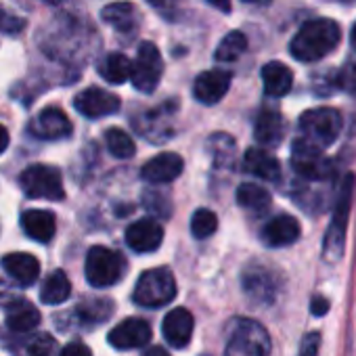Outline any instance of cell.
<instances>
[{
  "mask_svg": "<svg viewBox=\"0 0 356 356\" xmlns=\"http://www.w3.org/2000/svg\"><path fill=\"white\" fill-rule=\"evenodd\" d=\"M341 30L333 19H310L293 36L289 51L298 61L312 63L337 49Z\"/></svg>",
  "mask_w": 356,
  "mask_h": 356,
  "instance_id": "1",
  "label": "cell"
},
{
  "mask_svg": "<svg viewBox=\"0 0 356 356\" xmlns=\"http://www.w3.org/2000/svg\"><path fill=\"white\" fill-rule=\"evenodd\" d=\"M270 335L254 318H233L229 325V339L225 356H268Z\"/></svg>",
  "mask_w": 356,
  "mask_h": 356,
  "instance_id": "2",
  "label": "cell"
},
{
  "mask_svg": "<svg viewBox=\"0 0 356 356\" xmlns=\"http://www.w3.org/2000/svg\"><path fill=\"white\" fill-rule=\"evenodd\" d=\"M128 270L126 258L105 245H92L86 254V264H84V273H86V281L97 287H111L115 283H120L124 279Z\"/></svg>",
  "mask_w": 356,
  "mask_h": 356,
  "instance_id": "3",
  "label": "cell"
},
{
  "mask_svg": "<svg viewBox=\"0 0 356 356\" xmlns=\"http://www.w3.org/2000/svg\"><path fill=\"white\" fill-rule=\"evenodd\" d=\"M176 296V279L168 266L145 270L134 287L132 300L143 308H159L174 300Z\"/></svg>",
  "mask_w": 356,
  "mask_h": 356,
  "instance_id": "4",
  "label": "cell"
},
{
  "mask_svg": "<svg viewBox=\"0 0 356 356\" xmlns=\"http://www.w3.org/2000/svg\"><path fill=\"white\" fill-rule=\"evenodd\" d=\"M19 185L30 200L61 202L65 197L63 176L55 165H49V163L28 165L19 176Z\"/></svg>",
  "mask_w": 356,
  "mask_h": 356,
  "instance_id": "5",
  "label": "cell"
},
{
  "mask_svg": "<svg viewBox=\"0 0 356 356\" xmlns=\"http://www.w3.org/2000/svg\"><path fill=\"white\" fill-rule=\"evenodd\" d=\"M341 124L343 122H341L339 111L331 107H316V109L306 111L300 118V132L304 140L314 143L323 149L339 136Z\"/></svg>",
  "mask_w": 356,
  "mask_h": 356,
  "instance_id": "6",
  "label": "cell"
},
{
  "mask_svg": "<svg viewBox=\"0 0 356 356\" xmlns=\"http://www.w3.org/2000/svg\"><path fill=\"white\" fill-rule=\"evenodd\" d=\"M352 187H354V176H346V183L341 187L333 220L327 229L325 241H323V258L327 262H337L343 252V241H346V222H348V212H350V200H352Z\"/></svg>",
  "mask_w": 356,
  "mask_h": 356,
  "instance_id": "7",
  "label": "cell"
},
{
  "mask_svg": "<svg viewBox=\"0 0 356 356\" xmlns=\"http://www.w3.org/2000/svg\"><path fill=\"white\" fill-rule=\"evenodd\" d=\"M161 74H163V59L159 55V49L153 42H143L138 47L136 59L130 70L132 86L143 95H151L159 86Z\"/></svg>",
  "mask_w": 356,
  "mask_h": 356,
  "instance_id": "8",
  "label": "cell"
},
{
  "mask_svg": "<svg viewBox=\"0 0 356 356\" xmlns=\"http://www.w3.org/2000/svg\"><path fill=\"white\" fill-rule=\"evenodd\" d=\"M291 165L293 170L306 178V181L318 183V181H329L333 170H331V161L323 155L321 147L314 143H308L304 138L293 143L291 149Z\"/></svg>",
  "mask_w": 356,
  "mask_h": 356,
  "instance_id": "9",
  "label": "cell"
},
{
  "mask_svg": "<svg viewBox=\"0 0 356 356\" xmlns=\"http://www.w3.org/2000/svg\"><path fill=\"white\" fill-rule=\"evenodd\" d=\"M74 107L80 115L97 120V118H105V115H113L120 111L122 101L118 95L103 90L99 86H90L82 92L76 95L74 99Z\"/></svg>",
  "mask_w": 356,
  "mask_h": 356,
  "instance_id": "10",
  "label": "cell"
},
{
  "mask_svg": "<svg viewBox=\"0 0 356 356\" xmlns=\"http://www.w3.org/2000/svg\"><path fill=\"white\" fill-rule=\"evenodd\" d=\"M241 283H243V291L258 304H270L279 291L277 275L262 264H250L243 270Z\"/></svg>",
  "mask_w": 356,
  "mask_h": 356,
  "instance_id": "11",
  "label": "cell"
},
{
  "mask_svg": "<svg viewBox=\"0 0 356 356\" xmlns=\"http://www.w3.org/2000/svg\"><path fill=\"white\" fill-rule=\"evenodd\" d=\"M107 341L115 348V350H134V348H143L151 341V325L143 318H124L122 323H118L109 335Z\"/></svg>",
  "mask_w": 356,
  "mask_h": 356,
  "instance_id": "12",
  "label": "cell"
},
{
  "mask_svg": "<svg viewBox=\"0 0 356 356\" xmlns=\"http://www.w3.org/2000/svg\"><path fill=\"white\" fill-rule=\"evenodd\" d=\"M30 132L42 140H63L74 132V124L59 107H47L30 122Z\"/></svg>",
  "mask_w": 356,
  "mask_h": 356,
  "instance_id": "13",
  "label": "cell"
},
{
  "mask_svg": "<svg viewBox=\"0 0 356 356\" xmlns=\"http://www.w3.org/2000/svg\"><path fill=\"white\" fill-rule=\"evenodd\" d=\"M183 170H185L183 157L170 151V153H159V155L151 157L143 165L140 176H143V181H147L151 185H165L181 176Z\"/></svg>",
  "mask_w": 356,
  "mask_h": 356,
  "instance_id": "14",
  "label": "cell"
},
{
  "mask_svg": "<svg viewBox=\"0 0 356 356\" xmlns=\"http://www.w3.org/2000/svg\"><path fill=\"white\" fill-rule=\"evenodd\" d=\"M233 76L225 70H208L195 78L193 97L204 105H216L229 92Z\"/></svg>",
  "mask_w": 356,
  "mask_h": 356,
  "instance_id": "15",
  "label": "cell"
},
{
  "mask_svg": "<svg viewBox=\"0 0 356 356\" xmlns=\"http://www.w3.org/2000/svg\"><path fill=\"white\" fill-rule=\"evenodd\" d=\"M163 241V229L155 218H143L126 229V243L136 254L155 252Z\"/></svg>",
  "mask_w": 356,
  "mask_h": 356,
  "instance_id": "16",
  "label": "cell"
},
{
  "mask_svg": "<svg viewBox=\"0 0 356 356\" xmlns=\"http://www.w3.org/2000/svg\"><path fill=\"white\" fill-rule=\"evenodd\" d=\"M193 327H195V321H193V314L187 308L170 310L165 314L163 323H161V331H163L165 341L172 348H178V350L189 346V341L193 337Z\"/></svg>",
  "mask_w": 356,
  "mask_h": 356,
  "instance_id": "17",
  "label": "cell"
},
{
  "mask_svg": "<svg viewBox=\"0 0 356 356\" xmlns=\"http://www.w3.org/2000/svg\"><path fill=\"white\" fill-rule=\"evenodd\" d=\"M0 264H3L5 273L17 281L22 287H30L36 283V279L40 277V262L36 256L32 254H26V252H15V254H7L3 260H0Z\"/></svg>",
  "mask_w": 356,
  "mask_h": 356,
  "instance_id": "18",
  "label": "cell"
},
{
  "mask_svg": "<svg viewBox=\"0 0 356 356\" xmlns=\"http://www.w3.org/2000/svg\"><path fill=\"white\" fill-rule=\"evenodd\" d=\"M300 239V222L289 214H279L262 229V241L268 248H285Z\"/></svg>",
  "mask_w": 356,
  "mask_h": 356,
  "instance_id": "19",
  "label": "cell"
},
{
  "mask_svg": "<svg viewBox=\"0 0 356 356\" xmlns=\"http://www.w3.org/2000/svg\"><path fill=\"white\" fill-rule=\"evenodd\" d=\"M38 325H40V312L32 302L24 298H13L7 304V327L13 333H30Z\"/></svg>",
  "mask_w": 356,
  "mask_h": 356,
  "instance_id": "20",
  "label": "cell"
},
{
  "mask_svg": "<svg viewBox=\"0 0 356 356\" xmlns=\"http://www.w3.org/2000/svg\"><path fill=\"white\" fill-rule=\"evenodd\" d=\"M22 229L30 239L38 243H49L57 233V220L55 214L47 210H26L22 214Z\"/></svg>",
  "mask_w": 356,
  "mask_h": 356,
  "instance_id": "21",
  "label": "cell"
},
{
  "mask_svg": "<svg viewBox=\"0 0 356 356\" xmlns=\"http://www.w3.org/2000/svg\"><path fill=\"white\" fill-rule=\"evenodd\" d=\"M243 165H245V170L250 174L262 178V181L275 183V181H279V178H281V163H279V159L273 153L264 151V149H258V147L248 149L245 157H243Z\"/></svg>",
  "mask_w": 356,
  "mask_h": 356,
  "instance_id": "22",
  "label": "cell"
},
{
  "mask_svg": "<svg viewBox=\"0 0 356 356\" xmlns=\"http://www.w3.org/2000/svg\"><path fill=\"white\" fill-rule=\"evenodd\" d=\"M101 17L107 26H111L115 32L130 34L138 28V11L132 3H113L107 5L101 11Z\"/></svg>",
  "mask_w": 356,
  "mask_h": 356,
  "instance_id": "23",
  "label": "cell"
},
{
  "mask_svg": "<svg viewBox=\"0 0 356 356\" xmlns=\"http://www.w3.org/2000/svg\"><path fill=\"white\" fill-rule=\"evenodd\" d=\"M285 134V122L281 118L279 111L273 109H264L258 118H256V126H254V136L260 145L266 147H275L281 143Z\"/></svg>",
  "mask_w": 356,
  "mask_h": 356,
  "instance_id": "24",
  "label": "cell"
},
{
  "mask_svg": "<svg viewBox=\"0 0 356 356\" xmlns=\"http://www.w3.org/2000/svg\"><path fill=\"white\" fill-rule=\"evenodd\" d=\"M262 82H264V92L268 97H285L291 90L293 74L287 65L279 61H270L262 67Z\"/></svg>",
  "mask_w": 356,
  "mask_h": 356,
  "instance_id": "25",
  "label": "cell"
},
{
  "mask_svg": "<svg viewBox=\"0 0 356 356\" xmlns=\"http://www.w3.org/2000/svg\"><path fill=\"white\" fill-rule=\"evenodd\" d=\"M235 200L237 204L248 210V212H254V214H262L270 208V193L260 187V185H254V183H243L237 187V193H235Z\"/></svg>",
  "mask_w": 356,
  "mask_h": 356,
  "instance_id": "26",
  "label": "cell"
},
{
  "mask_svg": "<svg viewBox=\"0 0 356 356\" xmlns=\"http://www.w3.org/2000/svg\"><path fill=\"white\" fill-rule=\"evenodd\" d=\"M70 293H72V283L63 270H53L40 287V300L49 306L63 304L70 298Z\"/></svg>",
  "mask_w": 356,
  "mask_h": 356,
  "instance_id": "27",
  "label": "cell"
},
{
  "mask_svg": "<svg viewBox=\"0 0 356 356\" xmlns=\"http://www.w3.org/2000/svg\"><path fill=\"white\" fill-rule=\"evenodd\" d=\"M130 70H132V63L122 53H109L99 63V74L109 84H124L130 78Z\"/></svg>",
  "mask_w": 356,
  "mask_h": 356,
  "instance_id": "28",
  "label": "cell"
},
{
  "mask_svg": "<svg viewBox=\"0 0 356 356\" xmlns=\"http://www.w3.org/2000/svg\"><path fill=\"white\" fill-rule=\"evenodd\" d=\"M113 312V302L107 298H95V300H84L76 308V316L86 323V325H99L105 323Z\"/></svg>",
  "mask_w": 356,
  "mask_h": 356,
  "instance_id": "29",
  "label": "cell"
},
{
  "mask_svg": "<svg viewBox=\"0 0 356 356\" xmlns=\"http://www.w3.org/2000/svg\"><path fill=\"white\" fill-rule=\"evenodd\" d=\"M208 149L214 157V163L216 168H227V165H233L235 161V140L231 138V134H225V132H216L212 134L210 143H208Z\"/></svg>",
  "mask_w": 356,
  "mask_h": 356,
  "instance_id": "30",
  "label": "cell"
},
{
  "mask_svg": "<svg viewBox=\"0 0 356 356\" xmlns=\"http://www.w3.org/2000/svg\"><path fill=\"white\" fill-rule=\"evenodd\" d=\"M245 49H248V38H245L241 32H229V34L220 40V44H218V49H216V53H214V57H216V61L231 63V61H237V59L245 53Z\"/></svg>",
  "mask_w": 356,
  "mask_h": 356,
  "instance_id": "31",
  "label": "cell"
},
{
  "mask_svg": "<svg viewBox=\"0 0 356 356\" xmlns=\"http://www.w3.org/2000/svg\"><path fill=\"white\" fill-rule=\"evenodd\" d=\"M105 145H107L109 153L113 157H120V159H128L136 151V145H134L132 136L128 132H124L122 128H109L105 132Z\"/></svg>",
  "mask_w": 356,
  "mask_h": 356,
  "instance_id": "32",
  "label": "cell"
},
{
  "mask_svg": "<svg viewBox=\"0 0 356 356\" xmlns=\"http://www.w3.org/2000/svg\"><path fill=\"white\" fill-rule=\"evenodd\" d=\"M55 339L49 333H34L22 343V356H53L55 352Z\"/></svg>",
  "mask_w": 356,
  "mask_h": 356,
  "instance_id": "33",
  "label": "cell"
},
{
  "mask_svg": "<svg viewBox=\"0 0 356 356\" xmlns=\"http://www.w3.org/2000/svg\"><path fill=\"white\" fill-rule=\"evenodd\" d=\"M218 229V218L212 210H197L191 218V233L195 239H208L216 233Z\"/></svg>",
  "mask_w": 356,
  "mask_h": 356,
  "instance_id": "34",
  "label": "cell"
},
{
  "mask_svg": "<svg viewBox=\"0 0 356 356\" xmlns=\"http://www.w3.org/2000/svg\"><path fill=\"white\" fill-rule=\"evenodd\" d=\"M335 86L346 92H356V53L335 74Z\"/></svg>",
  "mask_w": 356,
  "mask_h": 356,
  "instance_id": "35",
  "label": "cell"
},
{
  "mask_svg": "<svg viewBox=\"0 0 356 356\" xmlns=\"http://www.w3.org/2000/svg\"><path fill=\"white\" fill-rule=\"evenodd\" d=\"M26 26V22L13 13H9L7 9L0 7V32H5V34H17L22 32Z\"/></svg>",
  "mask_w": 356,
  "mask_h": 356,
  "instance_id": "36",
  "label": "cell"
},
{
  "mask_svg": "<svg viewBox=\"0 0 356 356\" xmlns=\"http://www.w3.org/2000/svg\"><path fill=\"white\" fill-rule=\"evenodd\" d=\"M321 333H306L300 346V356H318Z\"/></svg>",
  "mask_w": 356,
  "mask_h": 356,
  "instance_id": "37",
  "label": "cell"
},
{
  "mask_svg": "<svg viewBox=\"0 0 356 356\" xmlns=\"http://www.w3.org/2000/svg\"><path fill=\"white\" fill-rule=\"evenodd\" d=\"M59 356H92V352H90V348H88L86 343H82V341H72V343H67V346L61 350Z\"/></svg>",
  "mask_w": 356,
  "mask_h": 356,
  "instance_id": "38",
  "label": "cell"
},
{
  "mask_svg": "<svg viewBox=\"0 0 356 356\" xmlns=\"http://www.w3.org/2000/svg\"><path fill=\"white\" fill-rule=\"evenodd\" d=\"M310 308H312V312H314L316 316H321V314H325V310L329 308V302L323 300L321 296H316V298L312 300V306H310Z\"/></svg>",
  "mask_w": 356,
  "mask_h": 356,
  "instance_id": "39",
  "label": "cell"
},
{
  "mask_svg": "<svg viewBox=\"0 0 356 356\" xmlns=\"http://www.w3.org/2000/svg\"><path fill=\"white\" fill-rule=\"evenodd\" d=\"M143 356H170V352L165 348H161V346H149L143 352Z\"/></svg>",
  "mask_w": 356,
  "mask_h": 356,
  "instance_id": "40",
  "label": "cell"
},
{
  "mask_svg": "<svg viewBox=\"0 0 356 356\" xmlns=\"http://www.w3.org/2000/svg\"><path fill=\"white\" fill-rule=\"evenodd\" d=\"M208 3L222 13H231V0H208Z\"/></svg>",
  "mask_w": 356,
  "mask_h": 356,
  "instance_id": "41",
  "label": "cell"
},
{
  "mask_svg": "<svg viewBox=\"0 0 356 356\" xmlns=\"http://www.w3.org/2000/svg\"><path fill=\"white\" fill-rule=\"evenodd\" d=\"M7 147H9V130L0 124V153H5Z\"/></svg>",
  "mask_w": 356,
  "mask_h": 356,
  "instance_id": "42",
  "label": "cell"
},
{
  "mask_svg": "<svg viewBox=\"0 0 356 356\" xmlns=\"http://www.w3.org/2000/svg\"><path fill=\"white\" fill-rule=\"evenodd\" d=\"M243 3H250V5H262V7H266V5H270L273 0H243Z\"/></svg>",
  "mask_w": 356,
  "mask_h": 356,
  "instance_id": "43",
  "label": "cell"
},
{
  "mask_svg": "<svg viewBox=\"0 0 356 356\" xmlns=\"http://www.w3.org/2000/svg\"><path fill=\"white\" fill-rule=\"evenodd\" d=\"M350 44H352V49L356 51V24H354V28H352V32H350Z\"/></svg>",
  "mask_w": 356,
  "mask_h": 356,
  "instance_id": "44",
  "label": "cell"
},
{
  "mask_svg": "<svg viewBox=\"0 0 356 356\" xmlns=\"http://www.w3.org/2000/svg\"><path fill=\"white\" fill-rule=\"evenodd\" d=\"M44 3H49V5H59V3H63V0H44Z\"/></svg>",
  "mask_w": 356,
  "mask_h": 356,
  "instance_id": "45",
  "label": "cell"
},
{
  "mask_svg": "<svg viewBox=\"0 0 356 356\" xmlns=\"http://www.w3.org/2000/svg\"><path fill=\"white\" fill-rule=\"evenodd\" d=\"M341 3H350L352 5V3H356V0H341Z\"/></svg>",
  "mask_w": 356,
  "mask_h": 356,
  "instance_id": "46",
  "label": "cell"
}]
</instances>
